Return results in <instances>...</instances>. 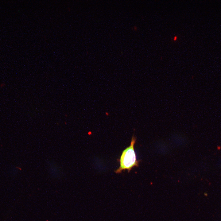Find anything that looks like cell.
Here are the masks:
<instances>
[{
	"label": "cell",
	"instance_id": "7a4b0ae2",
	"mask_svg": "<svg viewBox=\"0 0 221 221\" xmlns=\"http://www.w3.org/2000/svg\"><path fill=\"white\" fill-rule=\"evenodd\" d=\"M176 38H177L176 37H174V40H175L176 39Z\"/></svg>",
	"mask_w": 221,
	"mask_h": 221
},
{
	"label": "cell",
	"instance_id": "6da1fadb",
	"mask_svg": "<svg viewBox=\"0 0 221 221\" xmlns=\"http://www.w3.org/2000/svg\"><path fill=\"white\" fill-rule=\"evenodd\" d=\"M136 138L133 136L130 145L122 152L119 159L120 166L114 172L120 173L123 170L127 169L129 172L134 166H138V161L137 160L136 156L134 149Z\"/></svg>",
	"mask_w": 221,
	"mask_h": 221
}]
</instances>
